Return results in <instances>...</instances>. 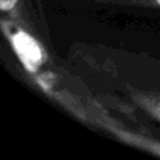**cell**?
Masks as SVG:
<instances>
[{"mask_svg":"<svg viewBox=\"0 0 160 160\" xmlns=\"http://www.w3.org/2000/svg\"><path fill=\"white\" fill-rule=\"evenodd\" d=\"M14 45L18 52V55L22 58L24 63L28 68L34 69L42 62V53L39 51L37 42L27 35L25 32H17L14 37Z\"/></svg>","mask_w":160,"mask_h":160,"instance_id":"6da1fadb","label":"cell"},{"mask_svg":"<svg viewBox=\"0 0 160 160\" xmlns=\"http://www.w3.org/2000/svg\"><path fill=\"white\" fill-rule=\"evenodd\" d=\"M16 3H17V0H0V8L3 11H8L11 8H14Z\"/></svg>","mask_w":160,"mask_h":160,"instance_id":"7a4b0ae2","label":"cell"},{"mask_svg":"<svg viewBox=\"0 0 160 160\" xmlns=\"http://www.w3.org/2000/svg\"><path fill=\"white\" fill-rule=\"evenodd\" d=\"M156 2H158V4H160V0H156Z\"/></svg>","mask_w":160,"mask_h":160,"instance_id":"3957f363","label":"cell"}]
</instances>
